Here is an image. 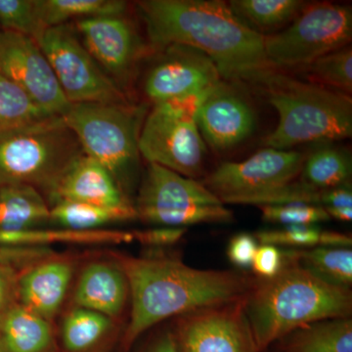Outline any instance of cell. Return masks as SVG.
Returning <instances> with one entry per match:
<instances>
[{"mask_svg":"<svg viewBox=\"0 0 352 352\" xmlns=\"http://www.w3.org/2000/svg\"><path fill=\"white\" fill-rule=\"evenodd\" d=\"M197 124L204 140L214 149L223 151L251 135L256 116L243 97L222 82L201 105Z\"/></svg>","mask_w":352,"mask_h":352,"instance_id":"2e32d148","label":"cell"},{"mask_svg":"<svg viewBox=\"0 0 352 352\" xmlns=\"http://www.w3.org/2000/svg\"><path fill=\"white\" fill-rule=\"evenodd\" d=\"M19 273V271L11 266L0 264V331L6 317L19 303V298H18Z\"/></svg>","mask_w":352,"mask_h":352,"instance_id":"d590c367","label":"cell"},{"mask_svg":"<svg viewBox=\"0 0 352 352\" xmlns=\"http://www.w3.org/2000/svg\"><path fill=\"white\" fill-rule=\"evenodd\" d=\"M186 227H161L150 230L135 231L136 242L150 247L175 244L186 232Z\"/></svg>","mask_w":352,"mask_h":352,"instance_id":"74e56055","label":"cell"},{"mask_svg":"<svg viewBox=\"0 0 352 352\" xmlns=\"http://www.w3.org/2000/svg\"><path fill=\"white\" fill-rule=\"evenodd\" d=\"M140 156L185 177L195 179L203 170L205 140L195 118L154 104L146 116L138 141Z\"/></svg>","mask_w":352,"mask_h":352,"instance_id":"30bf717a","label":"cell"},{"mask_svg":"<svg viewBox=\"0 0 352 352\" xmlns=\"http://www.w3.org/2000/svg\"><path fill=\"white\" fill-rule=\"evenodd\" d=\"M147 107L126 103L71 104L62 116L85 155L100 163L127 197L138 179V141Z\"/></svg>","mask_w":352,"mask_h":352,"instance_id":"5b68a950","label":"cell"},{"mask_svg":"<svg viewBox=\"0 0 352 352\" xmlns=\"http://www.w3.org/2000/svg\"><path fill=\"white\" fill-rule=\"evenodd\" d=\"M228 6L241 19L270 31L295 20L307 4L300 0H233Z\"/></svg>","mask_w":352,"mask_h":352,"instance_id":"83f0119b","label":"cell"},{"mask_svg":"<svg viewBox=\"0 0 352 352\" xmlns=\"http://www.w3.org/2000/svg\"><path fill=\"white\" fill-rule=\"evenodd\" d=\"M38 44L69 104L129 102L120 85L95 61L69 25L48 28Z\"/></svg>","mask_w":352,"mask_h":352,"instance_id":"9c48e42d","label":"cell"},{"mask_svg":"<svg viewBox=\"0 0 352 352\" xmlns=\"http://www.w3.org/2000/svg\"><path fill=\"white\" fill-rule=\"evenodd\" d=\"M333 219L340 220V221L349 222L352 219V208H324Z\"/></svg>","mask_w":352,"mask_h":352,"instance_id":"60d3db41","label":"cell"},{"mask_svg":"<svg viewBox=\"0 0 352 352\" xmlns=\"http://www.w3.org/2000/svg\"><path fill=\"white\" fill-rule=\"evenodd\" d=\"M352 11L333 3L307 6L283 31L264 36V51L273 69H300L349 46Z\"/></svg>","mask_w":352,"mask_h":352,"instance_id":"ba28073f","label":"cell"},{"mask_svg":"<svg viewBox=\"0 0 352 352\" xmlns=\"http://www.w3.org/2000/svg\"><path fill=\"white\" fill-rule=\"evenodd\" d=\"M286 261V250L277 245H261L256 250L252 270L261 279H270L280 272Z\"/></svg>","mask_w":352,"mask_h":352,"instance_id":"e575fe53","label":"cell"},{"mask_svg":"<svg viewBox=\"0 0 352 352\" xmlns=\"http://www.w3.org/2000/svg\"><path fill=\"white\" fill-rule=\"evenodd\" d=\"M51 222L68 230H97L116 222L138 219L135 206L105 207L78 201H58L50 207Z\"/></svg>","mask_w":352,"mask_h":352,"instance_id":"603a6c76","label":"cell"},{"mask_svg":"<svg viewBox=\"0 0 352 352\" xmlns=\"http://www.w3.org/2000/svg\"><path fill=\"white\" fill-rule=\"evenodd\" d=\"M152 45L163 50L185 45L205 53L222 78L250 80L273 69L264 51V36L219 0L138 1Z\"/></svg>","mask_w":352,"mask_h":352,"instance_id":"6da1fadb","label":"cell"},{"mask_svg":"<svg viewBox=\"0 0 352 352\" xmlns=\"http://www.w3.org/2000/svg\"><path fill=\"white\" fill-rule=\"evenodd\" d=\"M244 298L178 316L173 333L178 352H258Z\"/></svg>","mask_w":352,"mask_h":352,"instance_id":"8fae6325","label":"cell"},{"mask_svg":"<svg viewBox=\"0 0 352 352\" xmlns=\"http://www.w3.org/2000/svg\"><path fill=\"white\" fill-rule=\"evenodd\" d=\"M138 219L166 227L226 223L233 212L203 184L155 164H149L135 203Z\"/></svg>","mask_w":352,"mask_h":352,"instance_id":"52a82bcc","label":"cell"},{"mask_svg":"<svg viewBox=\"0 0 352 352\" xmlns=\"http://www.w3.org/2000/svg\"><path fill=\"white\" fill-rule=\"evenodd\" d=\"M48 222H51L50 207L38 189L25 184L0 189L1 230L41 229Z\"/></svg>","mask_w":352,"mask_h":352,"instance_id":"44dd1931","label":"cell"},{"mask_svg":"<svg viewBox=\"0 0 352 352\" xmlns=\"http://www.w3.org/2000/svg\"><path fill=\"white\" fill-rule=\"evenodd\" d=\"M266 222L282 224L284 226H315L327 221L330 217L321 206L308 204H289L282 206H261L258 207Z\"/></svg>","mask_w":352,"mask_h":352,"instance_id":"836d02e7","label":"cell"},{"mask_svg":"<svg viewBox=\"0 0 352 352\" xmlns=\"http://www.w3.org/2000/svg\"><path fill=\"white\" fill-rule=\"evenodd\" d=\"M112 327V319L105 315L76 307L69 312L62 325V344L68 352H88Z\"/></svg>","mask_w":352,"mask_h":352,"instance_id":"4316f807","label":"cell"},{"mask_svg":"<svg viewBox=\"0 0 352 352\" xmlns=\"http://www.w3.org/2000/svg\"><path fill=\"white\" fill-rule=\"evenodd\" d=\"M46 198L50 207L62 201L105 207L133 205L112 175L100 163L85 154L69 166Z\"/></svg>","mask_w":352,"mask_h":352,"instance_id":"e0dca14e","label":"cell"},{"mask_svg":"<svg viewBox=\"0 0 352 352\" xmlns=\"http://www.w3.org/2000/svg\"><path fill=\"white\" fill-rule=\"evenodd\" d=\"M150 69L145 92L154 104L217 87L222 76L205 53L185 45H170Z\"/></svg>","mask_w":352,"mask_h":352,"instance_id":"5bb4252c","label":"cell"},{"mask_svg":"<svg viewBox=\"0 0 352 352\" xmlns=\"http://www.w3.org/2000/svg\"><path fill=\"white\" fill-rule=\"evenodd\" d=\"M351 171L349 153L325 146L305 157L302 180L319 190L337 188L351 184Z\"/></svg>","mask_w":352,"mask_h":352,"instance_id":"d4e9b609","label":"cell"},{"mask_svg":"<svg viewBox=\"0 0 352 352\" xmlns=\"http://www.w3.org/2000/svg\"><path fill=\"white\" fill-rule=\"evenodd\" d=\"M305 160L302 153L265 148L239 163L220 164L203 184L223 201L295 182Z\"/></svg>","mask_w":352,"mask_h":352,"instance_id":"4fadbf2b","label":"cell"},{"mask_svg":"<svg viewBox=\"0 0 352 352\" xmlns=\"http://www.w3.org/2000/svg\"><path fill=\"white\" fill-rule=\"evenodd\" d=\"M0 352H58L50 322L18 303L0 331Z\"/></svg>","mask_w":352,"mask_h":352,"instance_id":"ffe728a7","label":"cell"},{"mask_svg":"<svg viewBox=\"0 0 352 352\" xmlns=\"http://www.w3.org/2000/svg\"><path fill=\"white\" fill-rule=\"evenodd\" d=\"M322 190L314 188L303 180L293 182L273 188L231 197L222 201L232 205L282 206L289 204H308L321 206ZM322 207V206H321Z\"/></svg>","mask_w":352,"mask_h":352,"instance_id":"1f68e13d","label":"cell"},{"mask_svg":"<svg viewBox=\"0 0 352 352\" xmlns=\"http://www.w3.org/2000/svg\"><path fill=\"white\" fill-rule=\"evenodd\" d=\"M296 254L298 264L319 279L333 286L351 289V248L316 247L311 249H296Z\"/></svg>","mask_w":352,"mask_h":352,"instance_id":"484cf974","label":"cell"},{"mask_svg":"<svg viewBox=\"0 0 352 352\" xmlns=\"http://www.w3.org/2000/svg\"><path fill=\"white\" fill-rule=\"evenodd\" d=\"M321 206L323 208H352L351 185L322 190Z\"/></svg>","mask_w":352,"mask_h":352,"instance_id":"f35d334b","label":"cell"},{"mask_svg":"<svg viewBox=\"0 0 352 352\" xmlns=\"http://www.w3.org/2000/svg\"><path fill=\"white\" fill-rule=\"evenodd\" d=\"M75 29L95 61L119 85L144 52L135 28L124 16L76 20Z\"/></svg>","mask_w":352,"mask_h":352,"instance_id":"9a60e30c","label":"cell"},{"mask_svg":"<svg viewBox=\"0 0 352 352\" xmlns=\"http://www.w3.org/2000/svg\"><path fill=\"white\" fill-rule=\"evenodd\" d=\"M69 261L54 256L25 268L18 278V298L22 307L52 321L63 305L72 277Z\"/></svg>","mask_w":352,"mask_h":352,"instance_id":"ac0fdd59","label":"cell"},{"mask_svg":"<svg viewBox=\"0 0 352 352\" xmlns=\"http://www.w3.org/2000/svg\"><path fill=\"white\" fill-rule=\"evenodd\" d=\"M131 296V320L124 346H131L153 326L173 316L239 300L254 278L231 270H197L176 258H119Z\"/></svg>","mask_w":352,"mask_h":352,"instance_id":"7a4b0ae2","label":"cell"},{"mask_svg":"<svg viewBox=\"0 0 352 352\" xmlns=\"http://www.w3.org/2000/svg\"><path fill=\"white\" fill-rule=\"evenodd\" d=\"M263 90L279 120L264 140L266 148L288 150L310 142H327L351 138V96L314 82H305L279 73L261 72L252 78Z\"/></svg>","mask_w":352,"mask_h":352,"instance_id":"277c9868","label":"cell"},{"mask_svg":"<svg viewBox=\"0 0 352 352\" xmlns=\"http://www.w3.org/2000/svg\"><path fill=\"white\" fill-rule=\"evenodd\" d=\"M0 25L3 31L29 36L36 43L46 30L36 15L34 0H0Z\"/></svg>","mask_w":352,"mask_h":352,"instance_id":"d6a6232c","label":"cell"},{"mask_svg":"<svg viewBox=\"0 0 352 352\" xmlns=\"http://www.w3.org/2000/svg\"><path fill=\"white\" fill-rule=\"evenodd\" d=\"M258 248V241L254 236L248 233L238 234L229 242L227 256L234 265L245 270L252 267Z\"/></svg>","mask_w":352,"mask_h":352,"instance_id":"8d00e7d4","label":"cell"},{"mask_svg":"<svg viewBox=\"0 0 352 352\" xmlns=\"http://www.w3.org/2000/svg\"><path fill=\"white\" fill-rule=\"evenodd\" d=\"M263 245H281V247L351 248L352 239L346 234L323 231L315 226H284L275 230L259 231L254 235Z\"/></svg>","mask_w":352,"mask_h":352,"instance_id":"f1b7e54d","label":"cell"},{"mask_svg":"<svg viewBox=\"0 0 352 352\" xmlns=\"http://www.w3.org/2000/svg\"><path fill=\"white\" fill-rule=\"evenodd\" d=\"M244 308L258 352L287 333L314 322L349 318L351 289L326 283L298 263L296 249L286 250L282 270L270 279H254Z\"/></svg>","mask_w":352,"mask_h":352,"instance_id":"3957f363","label":"cell"},{"mask_svg":"<svg viewBox=\"0 0 352 352\" xmlns=\"http://www.w3.org/2000/svg\"><path fill=\"white\" fill-rule=\"evenodd\" d=\"M279 340L281 352H352V320L349 317L314 322Z\"/></svg>","mask_w":352,"mask_h":352,"instance_id":"7402d4cb","label":"cell"},{"mask_svg":"<svg viewBox=\"0 0 352 352\" xmlns=\"http://www.w3.org/2000/svg\"><path fill=\"white\" fill-rule=\"evenodd\" d=\"M129 295V282L119 263L96 261L85 266L78 278L74 300L76 307L87 308L109 317L120 316Z\"/></svg>","mask_w":352,"mask_h":352,"instance_id":"d6986e66","label":"cell"},{"mask_svg":"<svg viewBox=\"0 0 352 352\" xmlns=\"http://www.w3.org/2000/svg\"><path fill=\"white\" fill-rule=\"evenodd\" d=\"M146 352H178L173 333L166 332L160 336Z\"/></svg>","mask_w":352,"mask_h":352,"instance_id":"ab89813d","label":"cell"},{"mask_svg":"<svg viewBox=\"0 0 352 352\" xmlns=\"http://www.w3.org/2000/svg\"><path fill=\"white\" fill-rule=\"evenodd\" d=\"M83 154L61 116L0 131V189L30 185L47 196Z\"/></svg>","mask_w":352,"mask_h":352,"instance_id":"8992f818","label":"cell"},{"mask_svg":"<svg viewBox=\"0 0 352 352\" xmlns=\"http://www.w3.org/2000/svg\"><path fill=\"white\" fill-rule=\"evenodd\" d=\"M312 82L342 94L352 91V50L346 46L300 69Z\"/></svg>","mask_w":352,"mask_h":352,"instance_id":"4dcf8cb0","label":"cell"},{"mask_svg":"<svg viewBox=\"0 0 352 352\" xmlns=\"http://www.w3.org/2000/svg\"><path fill=\"white\" fill-rule=\"evenodd\" d=\"M0 73L50 115L62 117L71 105L47 58L29 36L0 32Z\"/></svg>","mask_w":352,"mask_h":352,"instance_id":"7c38bea8","label":"cell"},{"mask_svg":"<svg viewBox=\"0 0 352 352\" xmlns=\"http://www.w3.org/2000/svg\"><path fill=\"white\" fill-rule=\"evenodd\" d=\"M34 9L45 29L69 20L124 16L127 2L122 0H34Z\"/></svg>","mask_w":352,"mask_h":352,"instance_id":"cb8c5ba5","label":"cell"},{"mask_svg":"<svg viewBox=\"0 0 352 352\" xmlns=\"http://www.w3.org/2000/svg\"><path fill=\"white\" fill-rule=\"evenodd\" d=\"M22 88L0 73V131L50 117Z\"/></svg>","mask_w":352,"mask_h":352,"instance_id":"f546056e","label":"cell"}]
</instances>
